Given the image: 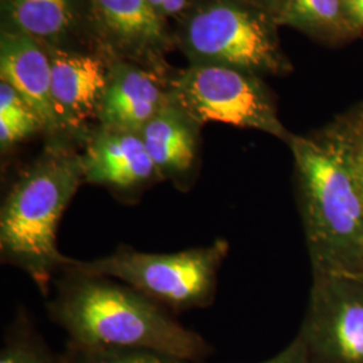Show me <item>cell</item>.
<instances>
[{
	"label": "cell",
	"mask_w": 363,
	"mask_h": 363,
	"mask_svg": "<svg viewBox=\"0 0 363 363\" xmlns=\"http://www.w3.org/2000/svg\"><path fill=\"white\" fill-rule=\"evenodd\" d=\"M48 311L70 343L85 347L150 349L194 363L211 351L203 337L155 300L118 280L81 272L69 264L55 280Z\"/></svg>",
	"instance_id": "1"
},
{
	"label": "cell",
	"mask_w": 363,
	"mask_h": 363,
	"mask_svg": "<svg viewBox=\"0 0 363 363\" xmlns=\"http://www.w3.org/2000/svg\"><path fill=\"white\" fill-rule=\"evenodd\" d=\"M286 145L312 274L363 277V189L335 124Z\"/></svg>",
	"instance_id": "2"
},
{
	"label": "cell",
	"mask_w": 363,
	"mask_h": 363,
	"mask_svg": "<svg viewBox=\"0 0 363 363\" xmlns=\"http://www.w3.org/2000/svg\"><path fill=\"white\" fill-rule=\"evenodd\" d=\"M85 183L82 152L66 139H48L43 150L9 189L0 208V253L48 294L55 274L72 261L57 247L67 205Z\"/></svg>",
	"instance_id": "3"
},
{
	"label": "cell",
	"mask_w": 363,
	"mask_h": 363,
	"mask_svg": "<svg viewBox=\"0 0 363 363\" xmlns=\"http://www.w3.org/2000/svg\"><path fill=\"white\" fill-rule=\"evenodd\" d=\"M276 21L240 0H203L187 11L178 43L191 65H220L286 76L292 65Z\"/></svg>",
	"instance_id": "4"
},
{
	"label": "cell",
	"mask_w": 363,
	"mask_h": 363,
	"mask_svg": "<svg viewBox=\"0 0 363 363\" xmlns=\"http://www.w3.org/2000/svg\"><path fill=\"white\" fill-rule=\"evenodd\" d=\"M229 249V242L222 238L206 247L175 253H145L118 247L101 259H72L69 265L81 272L118 280L167 310L181 312L213 303L218 272Z\"/></svg>",
	"instance_id": "5"
},
{
	"label": "cell",
	"mask_w": 363,
	"mask_h": 363,
	"mask_svg": "<svg viewBox=\"0 0 363 363\" xmlns=\"http://www.w3.org/2000/svg\"><path fill=\"white\" fill-rule=\"evenodd\" d=\"M169 99L199 125L220 123L289 143L271 91L257 74L220 65H190L169 78Z\"/></svg>",
	"instance_id": "6"
},
{
	"label": "cell",
	"mask_w": 363,
	"mask_h": 363,
	"mask_svg": "<svg viewBox=\"0 0 363 363\" xmlns=\"http://www.w3.org/2000/svg\"><path fill=\"white\" fill-rule=\"evenodd\" d=\"M298 337L311 363H363V277L313 274Z\"/></svg>",
	"instance_id": "7"
},
{
	"label": "cell",
	"mask_w": 363,
	"mask_h": 363,
	"mask_svg": "<svg viewBox=\"0 0 363 363\" xmlns=\"http://www.w3.org/2000/svg\"><path fill=\"white\" fill-rule=\"evenodd\" d=\"M91 35L111 61H127L164 74L172 39L148 0H85Z\"/></svg>",
	"instance_id": "8"
},
{
	"label": "cell",
	"mask_w": 363,
	"mask_h": 363,
	"mask_svg": "<svg viewBox=\"0 0 363 363\" xmlns=\"http://www.w3.org/2000/svg\"><path fill=\"white\" fill-rule=\"evenodd\" d=\"M45 48L52 62V104L60 128L64 138L81 145L99 125L109 65L99 55Z\"/></svg>",
	"instance_id": "9"
},
{
	"label": "cell",
	"mask_w": 363,
	"mask_h": 363,
	"mask_svg": "<svg viewBox=\"0 0 363 363\" xmlns=\"http://www.w3.org/2000/svg\"><path fill=\"white\" fill-rule=\"evenodd\" d=\"M82 145L85 183L125 196L163 181L140 132L96 127Z\"/></svg>",
	"instance_id": "10"
},
{
	"label": "cell",
	"mask_w": 363,
	"mask_h": 363,
	"mask_svg": "<svg viewBox=\"0 0 363 363\" xmlns=\"http://www.w3.org/2000/svg\"><path fill=\"white\" fill-rule=\"evenodd\" d=\"M169 78L127 61H111L99 125L140 132L169 104Z\"/></svg>",
	"instance_id": "11"
},
{
	"label": "cell",
	"mask_w": 363,
	"mask_h": 363,
	"mask_svg": "<svg viewBox=\"0 0 363 363\" xmlns=\"http://www.w3.org/2000/svg\"><path fill=\"white\" fill-rule=\"evenodd\" d=\"M0 77L31 105L48 139L64 138L52 104V62L40 42L25 33L3 27Z\"/></svg>",
	"instance_id": "12"
},
{
	"label": "cell",
	"mask_w": 363,
	"mask_h": 363,
	"mask_svg": "<svg viewBox=\"0 0 363 363\" xmlns=\"http://www.w3.org/2000/svg\"><path fill=\"white\" fill-rule=\"evenodd\" d=\"M201 128L202 125L169 101L140 130L162 179L172 182L182 190L191 186L196 172Z\"/></svg>",
	"instance_id": "13"
},
{
	"label": "cell",
	"mask_w": 363,
	"mask_h": 363,
	"mask_svg": "<svg viewBox=\"0 0 363 363\" xmlns=\"http://www.w3.org/2000/svg\"><path fill=\"white\" fill-rule=\"evenodd\" d=\"M1 13L3 27L50 48L73 50L81 33L91 31L85 0H1Z\"/></svg>",
	"instance_id": "14"
},
{
	"label": "cell",
	"mask_w": 363,
	"mask_h": 363,
	"mask_svg": "<svg viewBox=\"0 0 363 363\" xmlns=\"http://www.w3.org/2000/svg\"><path fill=\"white\" fill-rule=\"evenodd\" d=\"M277 25L296 28L330 46L352 40L342 0H286Z\"/></svg>",
	"instance_id": "15"
},
{
	"label": "cell",
	"mask_w": 363,
	"mask_h": 363,
	"mask_svg": "<svg viewBox=\"0 0 363 363\" xmlns=\"http://www.w3.org/2000/svg\"><path fill=\"white\" fill-rule=\"evenodd\" d=\"M43 132L40 120L31 105L13 86L0 82V148L6 154L13 145Z\"/></svg>",
	"instance_id": "16"
},
{
	"label": "cell",
	"mask_w": 363,
	"mask_h": 363,
	"mask_svg": "<svg viewBox=\"0 0 363 363\" xmlns=\"http://www.w3.org/2000/svg\"><path fill=\"white\" fill-rule=\"evenodd\" d=\"M62 363H194L179 357L150 349L85 347L67 343Z\"/></svg>",
	"instance_id": "17"
},
{
	"label": "cell",
	"mask_w": 363,
	"mask_h": 363,
	"mask_svg": "<svg viewBox=\"0 0 363 363\" xmlns=\"http://www.w3.org/2000/svg\"><path fill=\"white\" fill-rule=\"evenodd\" d=\"M0 363H62L26 325H15L0 351Z\"/></svg>",
	"instance_id": "18"
},
{
	"label": "cell",
	"mask_w": 363,
	"mask_h": 363,
	"mask_svg": "<svg viewBox=\"0 0 363 363\" xmlns=\"http://www.w3.org/2000/svg\"><path fill=\"white\" fill-rule=\"evenodd\" d=\"M333 123L343 139L351 164L363 189V118L347 111L334 118Z\"/></svg>",
	"instance_id": "19"
},
{
	"label": "cell",
	"mask_w": 363,
	"mask_h": 363,
	"mask_svg": "<svg viewBox=\"0 0 363 363\" xmlns=\"http://www.w3.org/2000/svg\"><path fill=\"white\" fill-rule=\"evenodd\" d=\"M259 363H311V361L301 339L296 335L295 339L279 354Z\"/></svg>",
	"instance_id": "20"
},
{
	"label": "cell",
	"mask_w": 363,
	"mask_h": 363,
	"mask_svg": "<svg viewBox=\"0 0 363 363\" xmlns=\"http://www.w3.org/2000/svg\"><path fill=\"white\" fill-rule=\"evenodd\" d=\"M346 23L352 39L363 34V0H342Z\"/></svg>",
	"instance_id": "21"
},
{
	"label": "cell",
	"mask_w": 363,
	"mask_h": 363,
	"mask_svg": "<svg viewBox=\"0 0 363 363\" xmlns=\"http://www.w3.org/2000/svg\"><path fill=\"white\" fill-rule=\"evenodd\" d=\"M240 1L257 9L261 13H267L268 16H271L276 21V23L283 13L284 4H286V0H240Z\"/></svg>",
	"instance_id": "22"
},
{
	"label": "cell",
	"mask_w": 363,
	"mask_h": 363,
	"mask_svg": "<svg viewBox=\"0 0 363 363\" xmlns=\"http://www.w3.org/2000/svg\"><path fill=\"white\" fill-rule=\"evenodd\" d=\"M193 1L194 0H163L162 6L157 10V15L164 22H167L169 18H174L186 13L187 9L193 4Z\"/></svg>",
	"instance_id": "23"
},
{
	"label": "cell",
	"mask_w": 363,
	"mask_h": 363,
	"mask_svg": "<svg viewBox=\"0 0 363 363\" xmlns=\"http://www.w3.org/2000/svg\"><path fill=\"white\" fill-rule=\"evenodd\" d=\"M349 111H350L351 113H354L355 116L363 118V101H361L358 105H355V106H352Z\"/></svg>",
	"instance_id": "24"
},
{
	"label": "cell",
	"mask_w": 363,
	"mask_h": 363,
	"mask_svg": "<svg viewBox=\"0 0 363 363\" xmlns=\"http://www.w3.org/2000/svg\"><path fill=\"white\" fill-rule=\"evenodd\" d=\"M148 1H150V4L154 7V10H155L156 13H157V10H159V7L162 6L163 0H148Z\"/></svg>",
	"instance_id": "25"
}]
</instances>
